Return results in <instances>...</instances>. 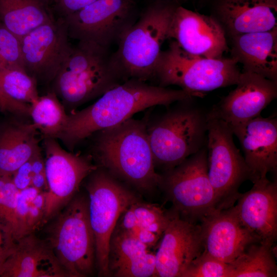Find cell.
<instances>
[{"label": "cell", "instance_id": "30", "mask_svg": "<svg viewBox=\"0 0 277 277\" xmlns=\"http://www.w3.org/2000/svg\"><path fill=\"white\" fill-rule=\"evenodd\" d=\"M127 209L141 226L161 238L171 218L170 210L142 200L134 202Z\"/></svg>", "mask_w": 277, "mask_h": 277}, {"label": "cell", "instance_id": "16", "mask_svg": "<svg viewBox=\"0 0 277 277\" xmlns=\"http://www.w3.org/2000/svg\"><path fill=\"white\" fill-rule=\"evenodd\" d=\"M235 85V89L208 112L230 126L260 116L277 97V81L252 72H241Z\"/></svg>", "mask_w": 277, "mask_h": 277}, {"label": "cell", "instance_id": "11", "mask_svg": "<svg viewBox=\"0 0 277 277\" xmlns=\"http://www.w3.org/2000/svg\"><path fill=\"white\" fill-rule=\"evenodd\" d=\"M63 17L69 38L108 48L138 18L132 0H97Z\"/></svg>", "mask_w": 277, "mask_h": 277}, {"label": "cell", "instance_id": "14", "mask_svg": "<svg viewBox=\"0 0 277 277\" xmlns=\"http://www.w3.org/2000/svg\"><path fill=\"white\" fill-rule=\"evenodd\" d=\"M168 39L191 55L220 58L228 49L225 32L212 16L176 6L171 21Z\"/></svg>", "mask_w": 277, "mask_h": 277}, {"label": "cell", "instance_id": "15", "mask_svg": "<svg viewBox=\"0 0 277 277\" xmlns=\"http://www.w3.org/2000/svg\"><path fill=\"white\" fill-rule=\"evenodd\" d=\"M170 210V221L155 253L156 276L181 277L203 251L200 224L185 220Z\"/></svg>", "mask_w": 277, "mask_h": 277}, {"label": "cell", "instance_id": "5", "mask_svg": "<svg viewBox=\"0 0 277 277\" xmlns=\"http://www.w3.org/2000/svg\"><path fill=\"white\" fill-rule=\"evenodd\" d=\"M176 7L169 2H155L143 12L120 38L113 57L125 80L147 82L154 78L162 46L168 39Z\"/></svg>", "mask_w": 277, "mask_h": 277}, {"label": "cell", "instance_id": "17", "mask_svg": "<svg viewBox=\"0 0 277 277\" xmlns=\"http://www.w3.org/2000/svg\"><path fill=\"white\" fill-rule=\"evenodd\" d=\"M200 222L203 252L227 264L233 261L250 244L261 241L243 225L234 206L215 211Z\"/></svg>", "mask_w": 277, "mask_h": 277}, {"label": "cell", "instance_id": "4", "mask_svg": "<svg viewBox=\"0 0 277 277\" xmlns=\"http://www.w3.org/2000/svg\"><path fill=\"white\" fill-rule=\"evenodd\" d=\"M191 99L153 118L145 116L156 170L171 169L206 146L207 113L190 104Z\"/></svg>", "mask_w": 277, "mask_h": 277}, {"label": "cell", "instance_id": "27", "mask_svg": "<svg viewBox=\"0 0 277 277\" xmlns=\"http://www.w3.org/2000/svg\"><path fill=\"white\" fill-rule=\"evenodd\" d=\"M46 195V191L32 186L19 191L13 227L15 240L35 233L44 225Z\"/></svg>", "mask_w": 277, "mask_h": 277}, {"label": "cell", "instance_id": "37", "mask_svg": "<svg viewBox=\"0 0 277 277\" xmlns=\"http://www.w3.org/2000/svg\"><path fill=\"white\" fill-rule=\"evenodd\" d=\"M97 0H56L53 8L60 17L77 12Z\"/></svg>", "mask_w": 277, "mask_h": 277}, {"label": "cell", "instance_id": "20", "mask_svg": "<svg viewBox=\"0 0 277 277\" xmlns=\"http://www.w3.org/2000/svg\"><path fill=\"white\" fill-rule=\"evenodd\" d=\"M1 277H68L46 240L31 233L15 240Z\"/></svg>", "mask_w": 277, "mask_h": 277}, {"label": "cell", "instance_id": "29", "mask_svg": "<svg viewBox=\"0 0 277 277\" xmlns=\"http://www.w3.org/2000/svg\"><path fill=\"white\" fill-rule=\"evenodd\" d=\"M35 80L22 69H0V88L10 98L29 104L38 96Z\"/></svg>", "mask_w": 277, "mask_h": 277}, {"label": "cell", "instance_id": "39", "mask_svg": "<svg viewBox=\"0 0 277 277\" xmlns=\"http://www.w3.org/2000/svg\"><path fill=\"white\" fill-rule=\"evenodd\" d=\"M0 110L13 114L29 115L30 105L10 98L0 88Z\"/></svg>", "mask_w": 277, "mask_h": 277}, {"label": "cell", "instance_id": "1", "mask_svg": "<svg viewBox=\"0 0 277 277\" xmlns=\"http://www.w3.org/2000/svg\"><path fill=\"white\" fill-rule=\"evenodd\" d=\"M192 97L181 89L129 79L106 91L91 105L68 113L65 126L57 138L73 150L95 132L116 126L136 113Z\"/></svg>", "mask_w": 277, "mask_h": 277}, {"label": "cell", "instance_id": "21", "mask_svg": "<svg viewBox=\"0 0 277 277\" xmlns=\"http://www.w3.org/2000/svg\"><path fill=\"white\" fill-rule=\"evenodd\" d=\"M214 10L229 37L277 28V0H216Z\"/></svg>", "mask_w": 277, "mask_h": 277}, {"label": "cell", "instance_id": "40", "mask_svg": "<svg viewBox=\"0 0 277 277\" xmlns=\"http://www.w3.org/2000/svg\"><path fill=\"white\" fill-rule=\"evenodd\" d=\"M52 4V6L53 5V4L55 2L56 0H49Z\"/></svg>", "mask_w": 277, "mask_h": 277}, {"label": "cell", "instance_id": "18", "mask_svg": "<svg viewBox=\"0 0 277 277\" xmlns=\"http://www.w3.org/2000/svg\"><path fill=\"white\" fill-rule=\"evenodd\" d=\"M239 141L253 183L277 169V118L261 115L230 126Z\"/></svg>", "mask_w": 277, "mask_h": 277}, {"label": "cell", "instance_id": "33", "mask_svg": "<svg viewBox=\"0 0 277 277\" xmlns=\"http://www.w3.org/2000/svg\"><path fill=\"white\" fill-rule=\"evenodd\" d=\"M19 190L11 176H0V220L12 231Z\"/></svg>", "mask_w": 277, "mask_h": 277}, {"label": "cell", "instance_id": "19", "mask_svg": "<svg viewBox=\"0 0 277 277\" xmlns=\"http://www.w3.org/2000/svg\"><path fill=\"white\" fill-rule=\"evenodd\" d=\"M253 183L251 189L240 193L234 208L244 226L261 241L274 244L277 238V182L265 177Z\"/></svg>", "mask_w": 277, "mask_h": 277}, {"label": "cell", "instance_id": "36", "mask_svg": "<svg viewBox=\"0 0 277 277\" xmlns=\"http://www.w3.org/2000/svg\"><path fill=\"white\" fill-rule=\"evenodd\" d=\"M15 242L11 230L0 220V270L12 253Z\"/></svg>", "mask_w": 277, "mask_h": 277}, {"label": "cell", "instance_id": "9", "mask_svg": "<svg viewBox=\"0 0 277 277\" xmlns=\"http://www.w3.org/2000/svg\"><path fill=\"white\" fill-rule=\"evenodd\" d=\"M159 188L171 210L197 223L216 211L214 191L208 175L206 146L174 168L161 172Z\"/></svg>", "mask_w": 277, "mask_h": 277}, {"label": "cell", "instance_id": "12", "mask_svg": "<svg viewBox=\"0 0 277 277\" xmlns=\"http://www.w3.org/2000/svg\"><path fill=\"white\" fill-rule=\"evenodd\" d=\"M46 191L44 225L54 217L75 195L82 182L97 167L91 155L64 150L54 138L46 137Z\"/></svg>", "mask_w": 277, "mask_h": 277}, {"label": "cell", "instance_id": "23", "mask_svg": "<svg viewBox=\"0 0 277 277\" xmlns=\"http://www.w3.org/2000/svg\"><path fill=\"white\" fill-rule=\"evenodd\" d=\"M230 37L231 58L243 71L277 81V28Z\"/></svg>", "mask_w": 277, "mask_h": 277}, {"label": "cell", "instance_id": "13", "mask_svg": "<svg viewBox=\"0 0 277 277\" xmlns=\"http://www.w3.org/2000/svg\"><path fill=\"white\" fill-rule=\"evenodd\" d=\"M63 17L43 24L21 37L24 69L36 82L53 81L72 45Z\"/></svg>", "mask_w": 277, "mask_h": 277}, {"label": "cell", "instance_id": "24", "mask_svg": "<svg viewBox=\"0 0 277 277\" xmlns=\"http://www.w3.org/2000/svg\"><path fill=\"white\" fill-rule=\"evenodd\" d=\"M36 127L18 122L0 126V176H11L39 150Z\"/></svg>", "mask_w": 277, "mask_h": 277}, {"label": "cell", "instance_id": "35", "mask_svg": "<svg viewBox=\"0 0 277 277\" xmlns=\"http://www.w3.org/2000/svg\"><path fill=\"white\" fill-rule=\"evenodd\" d=\"M32 171L31 186L42 191L48 189L45 171V160L43 159L41 150L37 151L31 158Z\"/></svg>", "mask_w": 277, "mask_h": 277}, {"label": "cell", "instance_id": "31", "mask_svg": "<svg viewBox=\"0 0 277 277\" xmlns=\"http://www.w3.org/2000/svg\"><path fill=\"white\" fill-rule=\"evenodd\" d=\"M24 69L21 38L0 22V69Z\"/></svg>", "mask_w": 277, "mask_h": 277}, {"label": "cell", "instance_id": "2", "mask_svg": "<svg viewBox=\"0 0 277 277\" xmlns=\"http://www.w3.org/2000/svg\"><path fill=\"white\" fill-rule=\"evenodd\" d=\"M93 134L91 155L97 166L140 192L151 193L159 188L160 174L155 168L146 116L131 117Z\"/></svg>", "mask_w": 277, "mask_h": 277}, {"label": "cell", "instance_id": "38", "mask_svg": "<svg viewBox=\"0 0 277 277\" xmlns=\"http://www.w3.org/2000/svg\"><path fill=\"white\" fill-rule=\"evenodd\" d=\"M11 178L19 190L31 187L32 178L31 159L22 165L12 174Z\"/></svg>", "mask_w": 277, "mask_h": 277}, {"label": "cell", "instance_id": "3", "mask_svg": "<svg viewBox=\"0 0 277 277\" xmlns=\"http://www.w3.org/2000/svg\"><path fill=\"white\" fill-rule=\"evenodd\" d=\"M125 81L109 48L78 41L53 81L54 92L70 113Z\"/></svg>", "mask_w": 277, "mask_h": 277}, {"label": "cell", "instance_id": "6", "mask_svg": "<svg viewBox=\"0 0 277 277\" xmlns=\"http://www.w3.org/2000/svg\"><path fill=\"white\" fill-rule=\"evenodd\" d=\"M54 217L46 240L68 277L92 275L96 268V249L88 196L75 194Z\"/></svg>", "mask_w": 277, "mask_h": 277}, {"label": "cell", "instance_id": "28", "mask_svg": "<svg viewBox=\"0 0 277 277\" xmlns=\"http://www.w3.org/2000/svg\"><path fill=\"white\" fill-rule=\"evenodd\" d=\"M33 124L44 137L57 138L64 128L68 114L54 92L39 96L30 104Z\"/></svg>", "mask_w": 277, "mask_h": 277}, {"label": "cell", "instance_id": "26", "mask_svg": "<svg viewBox=\"0 0 277 277\" xmlns=\"http://www.w3.org/2000/svg\"><path fill=\"white\" fill-rule=\"evenodd\" d=\"M274 244L260 241L250 244L228 264L227 277H276Z\"/></svg>", "mask_w": 277, "mask_h": 277}, {"label": "cell", "instance_id": "34", "mask_svg": "<svg viewBox=\"0 0 277 277\" xmlns=\"http://www.w3.org/2000/svg\"><path fill=\"white\" fill-rule=\"evenodd\" d=\"M116 226L150 248L156 246L161 237L141 226L127 208L120 216Z\"/></svg>", "mask_w": 277, "mask_h": 277}, {"label": "cell", "instance_id": "25", "mask_svg": "<svg viewBox=\"0 0 277 277\" xmlns=\"http://www.w3.org/2000/svg\"><path fill=\"white\" fill-rule=\"evenodd\" d=\"M49 0H0V22L22 37L55 18Z\"/></svg>", "mask_w": 277, "mask_h": 277}, {"label": "cell", "instance_id": "8", "mask_svg": "<svg viewBox=\"0 0 277 277\" xmlns=\"http://www.w3.org/2000/svg\"><path fill=\"white\" fill-rule=\"evenodd\" d=\"M88 211L95 241L96 269L99 276H109V243L121 214L141 199L125 183L100 166L87 177Z\"/></svg>", "mask_w": 277, "mask_h": 277}, {"label": "cell", "instance_id": "32", "mask_svg": "<svg viewBox=\"0 0 277 277\" xmlns=\"http://www.w3.org/2000/svg\"><path fill=\"white\" fill-rule=\"evenodd\" d=\"M228 264L203 252L194 259L181 277H227Z\"/></svg>", "mask_w": 277, "mask_h": 277}, {"label": "cell", "instance_id": "7", "mask_svg": "<svg viewBox=\"0 0 277 277\" xmlns=\"http://www.w3.org/2000/svg\"><path fill=\"white\" fill-rule=\"evenodd\" d=\"M232 58H209L187 53L172 40L162 51L155 70L158 86H179L193 96L235 85L241 74Z\"/></svg>", "mask_w": 277, "mask_h": 277}, {"label": "cell", "instance_id": "10", "mask_svg": "<svg viewBox=\"0 0 277 277\" xmlns=\"http://www.w3.org/2000/svg\"><path fill=\"white\" fill-rule=\"evenodd\" d=\"M230 126L207 113L208 175L214 191L216 211L234 206L241 185L252 181L251 172L233 141Z\"/></svg>", "mask_w": 277, "mask_h": 277}, {"label": "cell", "instance_id": "22", "mask_svg": "<svg viewBox=\"0 0 277 277\" xmlns=\"http://www.w3.org/2000/svg\"><path fill=\"white\" fill-rule=\"evenodd\" d=\"M151 249L115 226L109 243V276H153L155 272V256Z\"/></svg>", "mask_w": 277, "mask_h": 277}]
</instances>
